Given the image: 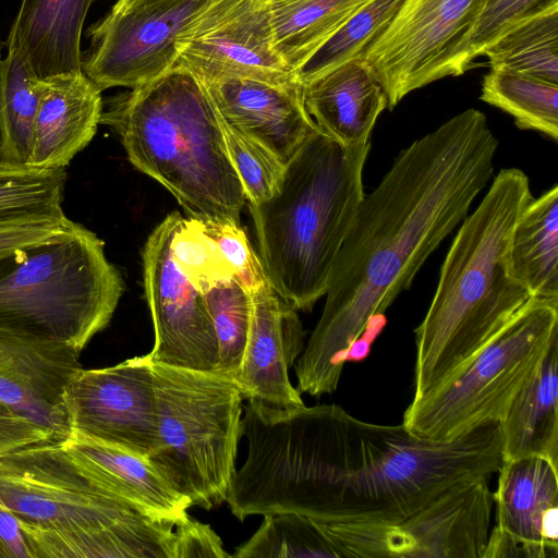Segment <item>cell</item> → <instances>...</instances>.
<instances>
[{
	"mask_svg": "<svg viewBox=\"0 0 558 558\" xmlns=\"http://www.w3.org/2000/svg\"><path fill=\"white\" fill-rule=\"evenodd\" d=\"M246 459L227 496L240 521L299 513L320 523L398 522L451 487L489 478L502 463L499 422L450 440L361 421L337 404L248 400Z\"/></svg>",
	"mask_w": 558,
	"mask_h": 558,
	"instance_id": "1",
	"label": "cell"
},
{
	"mask_svg": "<svg viewBox=\"0 0 558 558\" xmlns=\"http://www.w3.org/2000/svg\"><path fill=\"white\" fill-rule=\"evenodd\" d=\"M498 141L466 109L415 140L365 195L335 260L322 316L296 360L298 391L332 393L369 319L409 289L494 174Z\"/></svg>",
	"mask_w": 558,
	"mask_h": 558,
	"instance_id": "2",
	"label": "cell"
},
{
	"mask_svg": "<svg viewBox=\"0 0 558 558\" xmlns=\"http://www.w3.org/2000/svg\"><path fill=\"white\" fill-rule=\"evenodd\" d=\"M532 198L527 175L505 168L463 219L414 330L413 399L464 365L533 298L512 275L509 260L513 228Z\"/></svg>",
	"mask_w": 558,
	"mask_h": 558,
	"instance_id": "3",
	"label": "cell"
},
{
	"mask_svg": "<svg viewBox=\"0 0 558 558\" xmlns=\"http://www.w3.org/2000/svg\"><path fill=\"white\" fill-rule=\"evenodd\" d=\"M100 123L119 134L130 162L199 220L240 225L246 202L221 117L205 85L174 66L110 100Z\"/></svg>",
	"mask_w": 558,
	"mask_h": 558,
	"instance_id": "4",
	"label": "cell"
},
{
	"mask_svg": "<svg viewBox=\"0 0 558 558\" xmlns=\"http://www.w3.org/2000/svg\"><path fill=\"white\" fill-rule=\"evenodd\" d=\"M0 502L33 558H177L181 522L148 517L95 484L61 441L0 457Z\"/></svg>",
	"mask_w": 558,
	"mask_h": 558,
	"instance_id": "5",
	"label": "cell"
},
{
	"mask_svg": "<svg viewBox=\"0 0 558 558\" xmlns=\"http://www.w3.org/2000/svg\"><path fill=\"white\" fill-rule=\"evenodd\" d=\"M369 148L344 146L317 130L286 165L278 191L248 204L265 276L296 310L311 311L326 294L365 196Z\"/></svg>",
	"mask_w": 558,
	"mask_h": 558,
	"instance_id": "6",
	"label": "cell"
},
{
	"mask_svg": "<svg viewBox=\"0 0 558 558\" xmlns=\"http://www.w3.org/2000/svg\"><path fill=\"white\" fill-rule=\"evenodd\" d=\"M104 242L80 223L0 260V330L81 351L123 293Z\"/></svg>",
	"mask_w": 558,
	"mask_h": 558,
	"instance_id": "7",
	"label": "cell"
},
{
	"mask_svg": "<svg viewBox=\"0 0 558 558\" xmlns=\"http://www.w3.org/2000/svg\"><path fill=\"white\" fill-rule=\"evenodd\" d=\"M150 364L158 439L148 459L192 505L210 510L226 501L236 471L243 398L225 376Z\"/></svg>",
	"mask_w": 558,
	"mask_h": 558,
	"instance_id": "8",
	"label": "cell"
},
{
	"mask_svg": "<svg viewBox=\"0 0 558 558\" xmlns=\"http://www.w3.org/2000/svg\"><path fill=\"white\" fill-rule=\"evenodd\" d=\"M558 339V298H531L464 365L413 399L402 425L413 435L450 440L500 422Z\"/></svg>",
	"mask_w": 558,
	"mask_h": 558,
	"instance_id": "9",
	"label": "cell"
},
{
	"mask_svg": "<svg viewBox=\"0 0 558 558\" xmlns=\"http://www.w3.org/2000/svg\"><path fill=\"white\" fill-rule=\"evenodd\" d=\"M484 0H403L360 56L392 110L407 95L464 73L462 56Z\"/></svg>",
	"mask_w": 558,
	"mask_h": 558,
	"instance_id": "10",
	"label": "cell"
},
{
	"mask_svg": "<svg viewBox=\"0 0 558 558\" xmlns=\"http://www.w3.org/2000/svg\"><path fill=\"white\" fill-rule=\"evenodd\" d=\"M489 478L451 487L393 523H324L343 558H482L494 495Z\"/></svg>",
	"mask_w": 558,
	"mask_h": 558,
	"instance_id": "11",
	"label": "cell"
},
{
	"mask_svg": "<svg viewBox=\"0 0 558 558\" xmlns=\"http://www.w3.org/2000/svg\"><path fill=\"white\" fill-rule=\"evenodd\" d=\"M178 54L175 66L204 85L223 78L296 80L276 48L260 0H207L181 32Z\"/></svg>",
	"mask_w": 558,
	"mask_h": 558,
	"instance_id": "12",
	"label": "cell"
},
{
	"mask_svg": "<svg viewBox=\"0 0 558 558\" xmlns=\"http://www.w3.org/2000/svg\"><path fill=\"white\" fill-rule=\"evenodd\" d=\"M207 0H163L110 12L89 29L83 73L105 90L135 88L175 66L178 38Z\"/></svg>",
	"mask_w": 558,
	"mask_h": 558,
	"instance_id": "13",
	"label": "cell"
},
{
	"mask_svg": "<svg viewBox=\"0 0 558 558\" xmlns=\"http://www.w3.org/2000/svg\"><path fill=\"white\" fill-rule=\"evenodd\" d=\"M181 218L169 214L149 234L143 252L144 284L154 329L150 362L215 373L218 340L203 294L178 268L171 240Z\"/></svg>",
	"mask_w": 558,
	"mask_h": 558,
	"instance_id": "14",
	"label": "cell"
},
{
	"mask_svg": "<svg viewBox=\"0 0 558 558\" xmlns=\"http://www.w3.org/2000/svg\"><path fill=\"white\" fill-rule=\"evenodd\" d=\"M71 432L149 457L158 430L154 375L146 355L113 366L76 369L63 393Z\"/></svg>",
	"mask_w": 558,
	"mask_h": 558,
	"instance_id": "15",
	"label": "cell"
},
{
	"mask_svg": "<svg viewBox=\"0 0 558 558\" xmlns=\"http://www.w3.org/2000/svg\"><path fill=\"white\" fill-rule=\"evenodd\" d=\"M557 470L541 457L502 461L493 493L496 523L482 558L558 556Z\"/></svg>",
	"mask_w": 558,
	"mask_h": 558,
	"instance_id": "16",
	"label": "cell"
},
{
	"mask_svg": "<svg viewBox=\"0 0 558 558\" xmlns=\"http://www.w3.org/2000/svg\"><path fill=\"white\" fill-rule=\"evenodd\" d=\"M78 356L64 344L0 330V403L64 440L71 429L63 393Z\"/></svg>",
	"mask_w": 558,
	"mask_h": 558,
	"instance_id": "17",
	"label": "cell"
},
{
	"mask_svg": "<svg viewBox=\"0 0 558 558\" xmlns=\"http://www.w3.org/2000/svg\"><path fill=\"white\" fill-rule=\"evenodd\" d=\"M251 295V328L244 359L233 379L243 399L276 407L303 405L288 369L304 350L305 331L293 307L269 284Z\"/></svg>",
	"mask_w": 558,
	"mask_h": 558,
	"instance_id": "18",
	"label": "cell"
},
{
	"mask_svg": "<svg viewBox=\"0 0 558 558\" xmlns=\"http://www.w3.org/2000/svg\"><path fill=\"white\" fill-rule=\"evenodd\" d=\"M205 87L225 123L263 145L284 166L318 130L296 80L271 84L223 78Z\"/></svg>",
	"mask_w": 558,
	"mask_h": 558,
	"instance_id": "19",
	"label": "cell"
},
{
	"mask_svg": "<svg viewBox=\"0 0 558 558\" xmlns=\"http://www.w3.org/2000/svg\"><path fill=\"white\" fill-rule=\"evenodd\" d=\"M61 446L90 481L142 513L175 522L190 517L191 500L147 457L75 430Z\"/></svg>",
	"mask_w": 558,
	"mask_h": 558,
	"instance_id": "20",
	"label": "cell"
},
{
	"mask_svg": "<svg viewBox=\"0 0 558 558\" xmlns=\"http://www.w3.org/2000/svg\"><path fill=\"white\" fill-rule=\"evenodd\" d=\"M101 114V90L83 71L39 78L27 166L65 169L95 136Z\"/></svg>",
	"mask_w": 558,
	"mask_h": 558,
	"instance_id": "21",
	"label": "cell"
},
{
	"mask_svg": "<svg viewBox=\"0 0 558 558\" xmlns=\"http://www.w3.org/2000/svg\"><path fill=\"white\" fill-rule=\"evenodd\" d=\"M303 100L318 130L344 146L368 144L378 117L388 108L385 90L360 59L303 85Z\"/></svg>",
	"mask_w": 558,
	"mask_h": 558,
	"instance_id": "22",
	"label": "cell"
},
{
	"mask_svg": "<svg viewBox=\"0 0 558 558\" xmlns=\"http://www.w3.org/2000/svg\"><path fill=\"white\" fill-rule=\"evenodd\" d=\"M94 1L22 0L7 47L17 50L38 78L82 72V29Z\"/></svg>",
	"mask_w": 558,
	"mask_h": 558,
	"instance_id": "23",
	"label": "cell"
},
{
	"mask_svg": "<svg viewBox=\"0 0 558 558\" xmlns=\"http://www.w3.org/2000/svg\"><path fill=\"white\" fill-rule=\"evenodd\" d=\"M499 424L502 461L541 457L558 468V339Z\"/></svg>",
	"mask_w": 558,
	"mask_h": 558,
	"instance_id": "24",
	"label": "cell"
},
{
	"mask_svg": "<svg viewBox=\"0 0 558 558\" xmlns=\"http://www.w3.org/2000/svg\"><path fill=\"white\" fill-rule=\"evenodd\" d=\"M512 275L535 298H558V186L532 198L513 228Z\"/></svg>",
	"mask_w": 558,
	"mask_h": 558,
	"instance_id": "25",
	"label": "cell"
},
{
	"mask_svg": "<svg viewBox=\"0 0 558 558\" xmlns=\"http://www.w3.org/2000/svg\"><path fill=\"white\" fill-rule=\"evenodd\" d=\"M276 48L294 73L366 0H260Z\"/></svg>",
	"mask_w": 558,
	"mask_h": 558,
	"instance_id": "26",
	"label": "cell"
},
{
	"mask_svg": "<svg viewBox=\"0 0 558 558\" xmlns=\"http://www.w3.org/2000/svg\"><path fill=\"white\" fill-rule=\"evenodd\" d=\"M502 66L558 83V0H545L507 27L483 52Z\"/></svg>",
	"mask_w": 558,
	"mask_h": 558,
	"instance_id": "27",
	"label": "cell"
},
{
	"mask_svg": "<svg viewBox=\"0 0 558 558\" xmlns=\"http://www.w3.org/2000/svg\"><path fill=\"white\" fill-rule=\"evenodd\" d=\"M39 78L14 48L0 59V163L27 166Z\"/></svg>",
	"mask_w": 558,
	"mask_h": 558,
	"instance_id": "28",
	"label": "cell"
},
{
	"mask_svg": "<svg viewBox=\"0 0 558 558\" xmlns=\"http://www.w3.org/2000/svg\"><path fill=\"white\" fill-rule=\"evenodd\" d=\"M481 100L510 114L517 128L558 140V83L492 66L482 82Z\"/></svg>",
	"mask_w": 558,
	"mask_h": 558,
	"instance_id": "29",
	"label": "cell"
},
{
	"mask_svg": "<svg viewBox=\"0 0 558 558\" xmlns=\"http://www.w3.org/2000/svg\"><path fill=\"white\" fill-rule=\"evenodd\" d=\"M65 169L0 163V226L65 218L62 203Z\"/></svg>",
	"mask_w": 558,
	"mask_h": 558,
	"instance_id": "30",
	"label": "cell"
},
{
	"mask_svg": "<svg viewBox=\"0 0 558 558\" xmlns=\"http://www.w3.org/2000/svg\"><path fill=\"white\" fill-rule=\"evenodd\" d=\"M231 557L343 558L324 523L299 513L264 515L258 530Z\"/></svg>",
	"mask_w": 558,
	"mask_h": 558,
	"instance_id": "31",
	"label": "cell"
},
{
	"mask_svg": "<svg viewBox=\"0 0 558 558\" xmlns=\"http://www.w3.org/2000/svg\"><path fill=\"white\" fill-rule=\"evenodd\" d=\"M403 0H366L294 73L303 86L353 59L387 28Z\"/></svg>",
	"mask_w": 558,
	"mask_h": 558,
	"instance_id": "32",
	"label": "cell"
},
{
	"mask_svg": "<svg viewBox=\"0 0 558 558\" xmlns=\"http://www.w3.org/2000/svg\"><path fill=\"white\" fill-rule=\"evenodd\" d=\"M202 294L218 340V365L215 374L233 380L241 369L248 340L251 295L235 278Z\"/></svg>",
	"mask_w": 558,
	"mask_h": 558,
	"instance_id": "33",
	"label": "cell"
},
{
	"mask_svg": "<svg viewBox=\"0 0 558 558\" xmlns=\"http://www.w3.org/2000/svg\"><path fill=\"white\" fill-rule=\"evenodd\" d=\"M171 251L180 271L202 293L235 278L199 219L181 216L171 240Z\"/></svg>",
	"mask_w": 558,
	"mask_h": 558,
	"instance_id": "34",
	"label": "cell"
},
{
	"mask_svg": "<svg viewBox=\"0 0 558 558\" xmlns=\"http://www.w3.org/2000/svg\"><path fill=\"white\" fill-rule=\"evenodd\" d=\"M222 126L230 160L248 204L270 198L278 191L286 166L256 141L223 121Z\"/></svg>",
	"mask_w": 558,
	"mask_h": 558,
	"instance_id": "35",
	"label": "cell"
},
{
	"mask_svg": "<svg viewBox=\"0 0 558 558\" xmlns=\"http://www.w3.org/2000/svg\"><path fill=\"white\" fill-rule=\"evenodd\" d=\"M201 222L232 268L238 282L248 293L268 282L259 256L254 252L240 225L214 220Z\"/></svg>",
	"mask_w": 558,
	"mask_h": 558,
	"instance_id": "36",
	"label": "cell"
},
{
	"mask_svg": "<svg viewBox=\"0 0 558 558\" xmlns=\"http://www.w3.org/2000/svg\"><path fill=\"white\" fill-rule=\"evenodd\" d=\"M545 0H484L476 23L466 41L462 66L464 72L482 57L484 50L513 22Z\"/></svg>",
	"mask_w": 558,
	"mask_h": 558,
	"instance_id": "37",
	"label": "cell"
},
{
	"mask_svg": "<svg viewBox=\"0 0 558 558\" xmlns=\"http://www.w3.org/2000/svg\"><path fill=\"white\" fill-rule=\"evenodd\" d=\"M73 223L72 220L65 217L0 226V260L69 230Z\"/></svg>",
	"mask_w": 558,
	"mask_h": 558,
	"instance_id": "38",
	"label": "cell"
},
{
	"mask_svg": "<svg viewBox=\"0 0 558 558\" xmlns=\"http://www.w3.org/2000/svg\"><path fill=\"white\" fill-rule=\"evenodd\" d=\"M51 440L62 441L52 430L0 403V457L25 446Z\"/></svg>",
	"mask_w": 558,
	"mask_h": 558,
	"instance_id": "39",
	"label": "cell"
},
{
	"mask_svg": "<svg viewBox=\"0 0 558 558\" xmlns=\"http://www.w3.org/2000/svg\"><path fill=\"white\" fill-rule=\"evenodd\" d=\"M231 557L220 537L205 523L189 518L178 525V558Z\"/></svg>",
	"mask_w": 558,
	"mask_h": 558,
	"instance_id": "40",
	"label": "cell"
},
{
	"mask_svg": "<svg viewBox=\"0 0 558 558\" xmlns=\"http://www.w3.org/2000/svg\"><path fill=\"white\" fill-rule=\"evenodd\" d=\"M0 545L5 558H33L17 517L0 502Z\"/></svg>",
	"mask_w": 558,
	"mask_h": 558,
	"instance_id": "41",
	"label": "cell"
},
{
	"mask_svg": "<svg viewBox=\"0 0 558 558\" xmlns=\"http://www.w3.org/2000/svg\"><path fill=\"white\" fill-rule=\"evenodd\" d=\"M160 1L163 0H118L111 9L114 11H124L157 3Z\"/></svg>",
	"mask_w": 558,
	"mask_h": 558,
	"instance_id": "42",
	"label": "cell"
},
{
	"mask_svg": "<svg viewBox=\"0 0 558 558\" xmlns=\"http://www.w3.org/2000/svg\"><path fill=\"white\" fill-rule=\"evenodd\" d=\"M0 558H5V554L0 545Z\"/></svg>",
	"mask_w": 558,
	"mask_h": 558,
	"instance_id": "43",
	"label": "cell"
}]
</instances>
